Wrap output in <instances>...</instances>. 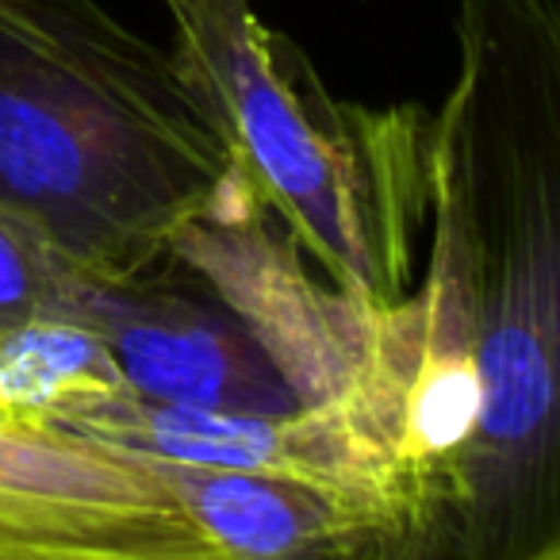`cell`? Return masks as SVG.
I'll return each instance as SVG.
<instances>
[{
    "mask_svg": "<svg viewBox=\"0 0 560 560\" xmlns=\"http://www.w3.org/2000/svg\"><path fill=\"white\" fill-rule=\"evenodd\" d=\"M81 277L85 269L0 211V338L43 315H70Z\"/></svg>",
    "mask_w": 560,
    "mask_h": 560,
    "instance_id": "9",
    "label": "cell"
},
{
    "mask_svg": "<svg viewBox=\"0 0 560 560\" xmlns=\"http://www.w3.org/2000/svg\"><path fill=\"white\" fill-rule=\"evenodd\" d=\"M254 200L177 55L101 0H0V211L89 277Z\"/></svg>",
    "mask_w": 560,
    "mask_h": 560,
    "instance_id": "2",
    "label": "cell"
},
{
    "mask_svg": "<svg viewBox=\"0 0 560 560\" xmlns=\"http://www.w3.org/2000/svg\"><path fill=\"white\" fill-rule=\"evenodd\" d=\"M147 465L173 491L211 560H350L396 552V518L373 491L296 472Z\"/></svg>",
    "mask_w": 560,
    "mask_h": 560,
    "instance_id": "7",
    "label": "cell"
},
{
    "mask_svg": "<svg viewBox=\"0 0 560 560\" xmlns=\"http://www.w3.org/2000/svg\"><path fill=\"white\" fill-rule=\"evenodd\" d=\"M188 85L242 188L358 304L396 307L430 231V116L327 93L254 0H165Z\"/></svg>",
    "mask_w": 560,
    "mask_h": 560,
    "instance_id": "3",
    "label": "cell"
},
{
    "mask_svg": "<svg viewBox=\"0 0 560 560\" xmlns=\"http://www.w3.org/2000/svg\"><path fill=\"white\" fill-rule=\"evenodd\" d=\"M422 284L342 399L388 465L392 560H560V0H457Z\"/></svg>",
    "mask_w": 560,
    "mask_h": 560,
    "instance_id": "1",
    "label": "cell"
},
{
    "mask_svg": "<svg viewBox=\"0 0 560 560\" xmlns=\"http://www.w3.org/2000/svg\"><path fill=\"white\" fill-rule=\"evenodd\" d=\"M62 430L127 457L165 465L315 476L373 491L392 511L388 465L342 399L307 404L296 411H203L158 404L124 388Z\"/></svg>",
    "mask_w": 560,
    "mask_h": 560,
    "instance_id": "6",
    "label": "cell"
},
{
    "mask_svg": "<svg viewBox=\"0 0 560 560\" xmlns=\"http://www.w3.org/2000/svg\"><path fill=\"white\" fill-rule=\"evenodd\" d=\"M124 388L108 342L81 319L43 315L0 338V422L62 430Z\"/></svg>",
    "mask_w": 560,
    "mask_h": 560,
    "instance_id": "8",
    "label": "cell"
},
{
    "mask_svg": "<svg viewBox=\"0 0 560 560\" xmlns=\"http://www.w3.org/2000/svg\"><path fill=\"white\" fill-rule=\"evenodd\" d=\"M0 560H211L139 457L55 427L0 422Z\"/></svg>",
    "mask_w": 560,
    "mask_h": 560,
    "instance_id": "4",
    "label": "cell"
},
{
    "mask_svg": "<svg viewBox=\"0 0 560 560\" xmlns=\"http://www.w3.org/2000/svg\"><path fill=\"white\" fill-rule=\"evenodd\" d=\"M192 272V269H188ZM108 342L131 392L203 411H296L307 407L257 330L192 272L165 277L162 261L135 277H81L70 300Z\"/></svg>",
    "mask_w": 560,
    "mask_h": 560,
    "instance_id": "5",
    "label": "cell"
}]
</instances>
